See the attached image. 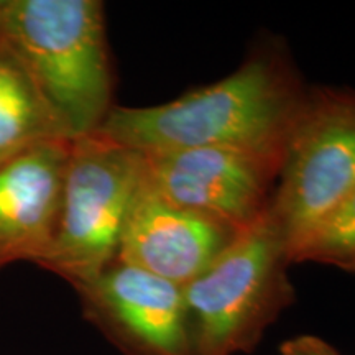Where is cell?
I'll return each instance as SVG.
<instances>
[{
	"instance_id": "cell-1",
	"label": "cell",
	"mask_w": 355,
	"mask_h": 355,
	"mask_svg": "<svg viewBox=\"0 0 355 355\" xmlns=\"http://www.w3.org/2000/svg\"><path fill=\"white\" fill-rule=\"evenodd\" d=\"M309 91L279 42H265L229 74L166 104L114 105L94 132L141 155L239 148L285 155Z\"/></svg>"
},
{
	"instance_id": "cell-2",
	"label": "cell",
	"mask_w": 355,
	"mask_h": 355,
	"mask_svg": "<svg viewBox=\"0 0 355 355\" xmlns=\"http://www.w3.org/2000/svg\"><path fill=\"white\" fill-rule=\"evenodd\" d=\"M0 38L19 56L66 139L92 135L112 104L99 0H2Z\"/></svg>"
},
{
	"instance_id": "cell-3",
	"label": "cell",
	"mask_w": 355,
	"mask_h": 355,
	"mask_svg": "<svg viewBox=\"0 0 355 355\" xmlns=\"http://www.w3.org/2000/svg\"><path fill=\"white\" fill-rule=\"evenodd\" d=\"M290 247L272 211L183 286L194 355H241L295 303Z\"/></svg>"
},
{
	"instance_id": "cell-4",
	"label": "cell",
	"mask_w": 355,
	"mask_h": 355,
	"mask_svg": "<svg viewBox=\"0 0 355 355\" xmlns=\"http://www.w3.org/2000/svg\"><path fill=\"white\" fill-rule=\"evenodd\" d=\"M141 178V153L96 133L71 141L60 219L40 266L74 286L112 265Z\"/></svg>"
},
{
	"instance_id": "cell-5",
	"label": "cell",
	"mask_w": 355,
	"mask_h": 355,
	"mask_svg": "<svg viewBox=\"0 0 355 355\" xmlns=\"http://www.w3.org/2000/svg\"><path fill=\"white\" fill-rule=\"evenodd\" d=\"M354 191L355 94L311 89L270 204L288 247Z\"/></svg>"
},
{
	"instance_id": "cell-6",
	"label": "cell",
	"mask_w": 355,
	"mask_h": 355,
	"mask_svg": "<svg viewBox=\"0 0 355 355\" xmlns=\"http://www.w3.org/2000/svg\"><path fill=\"white\" fill-rule=\"evenodd\" d=\"M285 155L239 148H186L144 155V180L159 198L242 234L275 196Z\"/></svg>"
},
{
	"instance_id": "cell-7",
	"label": "cell",
	"mask_w": 355,
	"mask_h": 355,
	"mask_svg": "<svg viewBox=\"0 0 355 355\" xmlns=\"http://www.w3.org/2000/svg\"><path fill=\"white\" fill-rule=\"evenodd\" d=\"M73 288L84 319L123 355H194L183 286L115 260Z\"/></svg>"
},
{
	"instance_id": "cell-8",
	"label": "cell",
	"mask_w": 355,
	"mask_h": 355,
	"mask_svg": "<svg viewBox=\"0 0 355 355\" xmlns=\"http://www.w3.org/2000/svg\"><path fill=\"white\" fill-rule=\"evenodd\" d=\"M237 235L220 222L166 202L141 178L123 225L117 260L186 286Z\"/></svg>"
},
{
	"instance_id": "cell-9",
	"label": "cell",
	"mask_w": 355,
	"mask_h": 355,
	"mask_svg": "<svg viewBox=\"0 0 355 355\" xmlns=\"http://www.w3.org/2000/svg\"><path fill=\"white\" fill-rule=\"evenodd\" d=\"M71 141L48 140L0 166V268L40 265L60 219Z\"/></svg>"
},
{
	"instance_id": "cell-10",
	"label": "cell",
	"mask_w": 355,
	"mask_h": 355,
	"mask_svg": "<svg viewBox=\"0 0 355 355\" xmlns=\"http://www.w3.org/2000/svg\"><path fill=\"white\" fill-rule=\"evenodd\" d=\"M48 140H68L19 56L0 38V166Z\"/></svg>"
},
{
	"instance_id": "cell-11",
	"label": "cell",
	"mask_w": 355,
	"mask_h": 355,
	"mask_svg": "<svg viewBox=\"0 0 355 355\" xmlns=\"http://www.w3.org/2000/svg\"><path fill=\"white\" fill-rule=\"evenodd\" d=\"M291 263L316 261L355 272V191L290 245Z\"/></svg>"
},
{
	"instance_id": "cell-12",
	"label": "cell",
	"mask_w": 355,
	"mask_h": 355,
	"mask_svg": "<svg viewBox=\"0 0 355 355\" xmlns=\"http://www.w3.org/2000/svg\"><path fill=\"white\" fill-rule=\"evenodd\" d=\"M279 355H340L336 347L318 336H296L279 345Z\"/></svg>"
},
{
	"instance_id": "cell-13",
	"label": "cell",
	"mask_w": 355,
	"mask_h": 355,
	"mask_svg": "<svg viewBox=\"0 0 355 355\" xmlns=\"http://www.w3.org/2000/svg\"><path fill=\"white\" fill-rule=\"evenodd\" d=\"M0 6H2V0H0Z\"/></svg>"
},
{
	"instance_id": "cell-14",
	"label": "cell",
	"mask_w": 355,
	"mask_h": 355,
	"mask_svg": "<svg viewBox=\"0 0 355 355\" xmlns=\"http://www.w3.org/2000/svg\"><path fill=\"white\" fill-rule=\"evenodd\" d=\"M354 273H355V272H354Z\"/></svg>"
}]
</instances>
